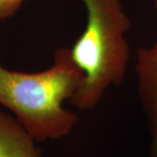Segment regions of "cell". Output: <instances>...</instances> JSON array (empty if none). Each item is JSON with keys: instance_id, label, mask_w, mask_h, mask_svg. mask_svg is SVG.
I'll return each instance as SVG.
<instances>
[{"instance_id": "cell-2", "label": "cell", "mask_w": 157, "mask_h": 157, "mask_svg": "<svg viewBox=\"0 0 157 157\" xmlns=\"http://www.w3.org/2000/svg\"><path fill=\"white\" fill-rule=\"evenodd\" d=\"M83 2L86 25L70 52L84 78L71 101L80 110H90L111 86H119L124 79L129 59L126 33L130 21L119 0Z\"/></svg>"}, {"instance_id": "cell-5", "label": "cell", "mask_w": 157, "mask_h": 157, "mask_svg": "<svg viewBox=\"0 0 157 157\" xmlns=\"http://www.w3.org/2000/svg\"><path fill=\"white\" fill-rule=\"evenodd\" d=\"M24 0H0V21L13 17Z\"/></svg>"}, {"instance_id": "cell-4", "label": "cell", "mask_w": 157, "mask_h": 157, "mask_svg": "<svg viewBox=\"0 0 157 157\" xmlns=\"http://www.w3.org/2000/svg\"><path fill=\"white\" fill-rule=\"evenodd\" d=\"M36 142L15 118L0 112V157H41Z\"/></svg>"}, {"instance_id": "cell-1", "label": "cell", "mask_w": 157, "mask_h": 157, "mask_svg": "<svg viewBox=\"0 0 157 157\" xmlns=\"http://www.w3.org/2000/svg\"><path fill=\"white\" fill-rule=\"evenodd\" d=\"M83 78L66 47L56 51L50 68L38 73L12 71L0 63V105L37 142L56 140L67 135L78 122L77 115L63 103L73 98Z\"/></svg>"}, {"instance_id": "cell-3", "label": "cell", "mask_w": 157, "mask_h": 157, "mask_svg": "<svg viewBox=\"0 0 157 157\" xmlns=\"http://www.w3.org/2000/svg\"><path fill=\"white\" fill-rule=\"evenodd\" d=\"M157 15V0L155 1ZM138 92L151 135L149 157H157V40L150 48L136 51Z\"/></svg>"}]
</instances>
